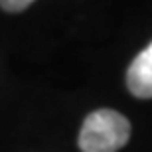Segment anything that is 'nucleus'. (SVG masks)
Segmentation results:
<instances>
[{"instance_id": "1", "label": "nucleus", "mask_w": 152, "mask_h": 152, "mask_svg": "<svg viewBox=\"0 0 152 152\" xmlns=\"http://www.w3.org/2000/svg\"><path fill=\"white\" fill-rule=\"evenodd\" d=\"M130 138V123L113 109H99L87 115L79 132L83 152H118Z\"/></svg>"}, {"instance_id": "2", "label": "nucleus", "mask_w": 152, "mask_h": 152, "mask_svg": "<svg viewBox=\"0 0 152 152\" xmlns=\"http://www.w3.org/2000/svg\"><path fill=\"white\" fill-rule=\"evenodd\" d=\"M126 87L138 99H152V44H148L129 65Z\"/></svg>"}, {"instance_id": "3", "label": "nucleus", "mask_w": 152, "mask_h": 152, "mask_svg": "<svg viewBox=\"0 0 152 152\" xmlns=\"http://www.w3.org/2000/svg\"><path fill=\"white\" fill-rule=\"evenodd\" d=\"M34 0H0V6L6 12H22L26 10Z\"/></svg>"}]
</instances>
